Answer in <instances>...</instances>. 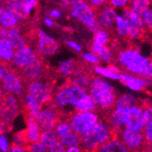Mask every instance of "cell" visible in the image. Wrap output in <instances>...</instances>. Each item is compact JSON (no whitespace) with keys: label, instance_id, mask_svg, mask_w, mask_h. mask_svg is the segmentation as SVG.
<instances>
[{"label":"cell","instance_id":"6da1fadb","mask_svg":"<svg viewBox=\"0 0 152 152\" xmlns=\"http://www.w3.org/2000/svg\"><path fill=\"white\" fill-rule=\"evenodd\" d=\"M115 58L118 66L127 73L144 77L150 79L152 77V63L147 55L137 48L127 47L118 51Z\"/></svg>","mask_w":152,"mask_h":152},{"label":"cell","instance_id":"7a4b0ae2","mask_svg":"<svg viewBox=\"0 0 152 152\" xmlns=\"http://www.w3.org/2000/svg\"><path fill=\"white\" fill-rule=\"evenodd\" d=\"M88 90V93L95 100L96 108L99 111L107 113L113 108L118 93L115 86L110 80L99 76H94L92 77Z\"/></svg>","mask_w":152,"mask_h":152},{"label":"cell","instance_id":"3957f363","mask_svg":"<svg viewBox=\"0 0 152 152\" xmlns=\"http://www.w3.org/2000/svg\"><path fill=\"white\" fill-rule=\"evenodd\" d=\"M116 136V132L106 119H100L89 130L80 134V147L83 151H96L100 146Z\"/></svg>","mask_w":152,"mask_h":152},{"label":"cell","instance_id":"277c9868","mask_svg":"<svg viewBox=\"0 0 152 152\" xmlns=\"http://www.w3.org/2000/svg\"><path fill=\"white\" fill-rule=\"evenodd\" d=\"M86 93H88V90L78 88L71 83H67L53 92L51 103L59 113L67 115V111L69 114L74 111L73 108L76 102Z\"/></svg>","mask_w":152,"mask_h":152},{"label":"cell","instance_id":"5b68a950","mask_svg":"<svg viewBox=\"0 0 152 152\" xmlns=\"http://www.w3.org/2000/svg\"><path fill=\"white\" fill-rule=\"evenodd\" d=\"M71 18L79 21L91 33H95L100 27L96 23V9L87 0H74L69 7Z\"/></svg>","mask_w":152,"mask_h":152},{"label":"cell","instance_id":"8992f818","mask_svg":"<svg viewBox=\"0 0 152 152\" xmlns=\"http://www.w3.org/2000/svg\"><path fill=\"white\" fill-rule=\"evenodd\" d=\"M72 130L77 134H82L91 129L100 119V114L95 111H72L68 115Z\"/></svg>","mask_w":152,"mask_h":152},{"label":"cell","instance_id":"52a82bcc","mask_svg":"<svg viewBox=\"0 0 152 152\" xmlns=\"http://www.w3.org/2000/svg\"><path fill=\"white\" fill-rule=\"evenodd\" d=\"M60 48V44L56 37L48 32L37 29L35 36V49L42 58H48L55 56Z\"/></svg>","mask_w":152,"mask_h":152},{"label":"cell","instance_id":"ba28073f","mask_svg":"<svg viewBox=\"0 0 152 152\" xmlns=\"http://www.w3.org/2000/svg\"><path fill=\"white\" fill-rule=\"evenodd\" d=\"M0 83L6 94H10L21 98L26 93V80L18 71L12 67L7 66Z\"/></svg>","mask_w":152,"mask_h":152},{"label":"cell","instance_id":"9c48e42d","mask_svg":"<svg viewBox=\"0 0 152 152\" xmlns=\"http://www.w3.org/2000/svg\"><path fill=\"white\" fill-rule=\"evenodd\" d=\"M26 92L34 96L41 105L44 106L51 102L54 89L51 83L44 77L27 81L26 84Z\"/></svg>","mask_w":152,"mask_h":152},{"label":"cell","instance_id":"30bf717a","mask_svg":"<svg viewBox=\"0 0 152 152\" xmlns=\"http://www.w3.org/2000/svg\"><path fill=\"white\" fill-rule=\"evenodd\" d=\"M22 110L21 98L10 94H5L0 102V119L7 126L15 120Z\"/></svg>","mask_w":152,"mask_h":152},{"label":"cell","instance_id":"8fae6325","mask_svg":"<svg viewBox=\"0 0 152 152\" xmlns=\"http://www.w3.org/2000/svg\"><path fill=\"white\" fill-rule=\"evenodd\" d=\"M116 137L129 151H140L148 146L142 131L140 130H130L123 128L116 132Z\"/></svg>","mask_w":152,"mask_h":152},{"label":"cell","instance_id":"7c38bea8","mask_svg":"<svg viewBox=\"0 0 152 152\" xmlns=\"http://www.w3.org/2000/svg\"><path fill=\"white\" fill-rule=\"evenodd\" d=\"M38 58L40 57L36 51L35 48L27 44L23 48L15 50L10 65L12 68L20 72L26 66H29Z\"/></svg>","mask_w":152,"mask_h":152},{"label":"cell","instance_id":"4fadbf2b","mask_svg":"<svg viewBox=\"0 0 152 152\" xmlns=\"http://www.w3.org/2000/svg\"><path fill=\"white\" fill-rule=\"evenodd\" d=\"M38 6V0H8L6 7L19 21L29 18Z\"/></svg>","mask_w":152,"mask_h":152},{"label":"cell","instance_id":"5bb4252c","mask_svg":"<svg viewBox=\"0 0 152 152\" xmlns=\"http://www.w3.org/2000/svg\"><path fill=\"white\" fill-rule=\"evenodd\" d=\"M59 118V111L55 107V106L51 102L42 106L38 114L35 117L37 124L40 126L42 130L53 129L55 124H56Z\"/></svg>","mask_w":152,"mask_h":152},{"label":"cell","instance_id":"9a60e30c","mask_svg":"<svg viewBox=\"0 0 152 152\" xmlns=\"http://www.w3.org/2000/svg\"><path fill=\"white\" fill-rule=\"evenodd\" d=\"M143 107V105L137 104L128 108L124 112L123 128L130 130H142L144 127V124L142 121Z\"/></svg>","mask_w":152,"mask_h":152},{"label":"cell","instance_id":"2e32d148","mask_svg":"<svg viewBox=\"0 0 152 152\" xmlns=\"http://www.w3.org/2000/svg\"><path fill=\"white\" fill-rule=\"evenodd\" d=\"M117 15V9L108 4H105L102 7L96 8V23L100 28L110 31L114 27Z\"/></svg>","mask_w":152,"mask_h":152},{"label":"cell","instance_id":"e0dca14e","mask_svg":"<svg viewBox=\"0 0 152 152\" xmlns=\"http://www.w3.org/2000/svg\"><path fill=\"white\" fill-rule=\"evenodd\" d=\"M119 81L122 83L124 87H126L129 91L134 93L143 92L150 85V79H148L144 77L123 72L121 74Z\"/></svg>","mask_w":152,"mask_h":152},{"label":"cell","instance_id":"ac0fdd59","mask_svg":"<svg viewBox=\"0 0 152 152\" xmlns=\"http://www.w3.org/2000/svg\"><path fill=\"white\" fill-rule=\"evenodd\" d=\"M48 68L42 58H38L29 66H26L19 73L26 81L44 78L47 76Z\"/></svg>","mask_w":152,"mask_h":152},{"label":"cell","instance_id":"d6986e66","mask_svg":"<svg viewBox=\"0 0 152 152\" xmlns=\"http://www.w3.org/2000/svg\"><path fill=\"white\" fill-rule=\"evenodd\" d=\"M92 72L95 76L101 77L110 81H119L122 74L120 68L115 65H112L111 63L106 64L105 66L100 64L94 66L92 68Z\"/></svg>","mask_w":152,"mask_h":152},{"label":"cell","instance_id":"ffe728a7","mask_svg":"<svg viewBox=\"0 0 152 152\" xmlns=\"http://www.w3.org/2000/svg\"><path fill=\"white\" fill-rule=\"evenodd\" d=\"M42 133L40 126L33 117H26V129L23 133L24 139L26 143L35 142L40 140V136Z\"/></svg>","mask_w":152,"mask_h":152},{"label":"cell","instance_id":"44dd1931","mask_svg":"<svg viewBox=\"0 0 152 152\" xmlns=\"http://www.w3.org/2000/svg\"><path fill=\"white\" fill-rule=\"evenodd\" d=\"M92 77L93 76L91 75V73L87 71L85 67L79 66L77 69L74 72V74L69 77V83L78 88L88 90Z\"/></svg>","mask_w":152,"mask_h":152},{"label":"cell","instance_id":"7402d4cb","mask_svg":"<svg viewBox=\"0 0 152 152\" xmlns=\"http://www.w3.org/2000/svg\"><path fill=\"white\" fill-rule=\"evenodd\" d=\"M140 104V99L134 92H125L117 96V99L114 104V108L121 110V111H126V110L135 105Z\"/></svg>","mask_w":152,"mask_h":152},{"label":"cell","instance_id":"603a6c76","mask_svg":"<svg viewBox=\"0 0 152 152\" xmlns=\"http://www.w3.org/2000/svg\"><path fill=\"white\" fill-rule=\"evenodd\" d=\"M6 37L9 40V42L12 44V46L15 49L21 48L24 46L28 44V40H27L26 37L24 35L19 26L8 28Z\"/></svg>","mask_w":152,"mask_h":152},{"label":"cell","instance_id":"cb8c5ba5","mask_svg":"<svg viewBox=\"0 0 152 152\" xmlns=\"http://www.w3.org/2000/svg\"><path fill=\"white\" fill-rule=\"evenodd\" d=\"M21 102L22 108L25 110L26 116L29 117L35 118L38 114L41 107H42V105L39 103L37 99H36L34 96L26 92L21 96Z\"/></svg>","mask_w":152,"mask_h":152},{"label":"cell","instance_id":"d4e9b609","mask_svg":"<svg viewBox=\"0 0 152 152\" xmlns=\"http://www.w3.org/2000/svg\"><path fill=\"white\" fill-rule=\"evenodd\" d=\"M110 39H111V35H110L109 30L99 28L95 33H93V39H92V44L90 47V51L96 54V52H98V50L101 47H104L109 44Z\"/></svg>","mask_w":152,"mask_h":152},{"label":"cell","instance_id":"484cf974","mask_svg":"<svg viewBox=\"0 0 152 152\" xmlns=\"http://www.w3.org/2000/svg\"><path fill=\"white\" fill-rule=\"evenodd\" d=\"M80 65L74 58H66L58 62L57 66L58 74L64 78H69Z\"/></svg>","mask_w":152,"mask_h":152},{"label":"cell","instance_id":"4316f807","mask_svg":"<svg viewBox=\"0 0 152 152\" xmlns=\"http://www.w3.org/2000/svg\"><path fill=\"white\" fill-rule=\"evenodd\" d=\"M124 112L125 111H121V110H118L113 107L106 113L105 119L115 132L123 129Z\"/></svg>","mask_w":152,"mask_h":152},{"label":"cell","instance_id":"83f0119b","mask_svg":"<svg viewBox=\"0 0 152 152\" xmlns=\"http://www.w3.org/2000/svg\"><path fill=\"white\" fill-rule=\"evenodd\" d=\"M19 19L12 14L5 6L0 7V26L4 28H11V27L19 26Z\"/></svg>","mask_w":152,"mask_h":152},{"label":"cell","instance_id":"f1b7e54d","mask_svg":"<svg viewBox=\"0 0 152 152\" xmlns=\"http://www.w3.org/2000/svg\"><path fill=\"white\" fill-rule=\"evenodd\" d=\"M15 50L7 37H0V61L6 65L10 64Z\"/></svg>","mask_w":152,"mask_h":152},{"label":"cell","instance_id":"f546056e","mask_svg":"<svg viewBox=\"0 0 152 152\" xmlns=\"http://www.w3.org/2000/svg\"><path fill=\"white\" fill-rule=\"evenodd\" d=\"M96 109L98 108H96V102L88 93L82 96L76 102L73 108L74 111H95Z\"/></svg>","mask_w":152,"mask_h":152},{"label":"cell","instance_id":"4dcf8cb0","mask_svg":"<svg viewBox=\"0 0 152 152\" xmlns=\"http://www.w3.org/2000/svg\"><path fill=\"white\" fill-rule=\"evenodd\" d=\"M100 152H127L129 151L127 148L123 145V143L119 140L118 137L116 136L112 139L107 140L102 146H100L98 149Z\"/></svg>","mask_w":152,"mask_h":152},{"label":"cell","instance_id":"1f68e13d","mask_svg":"<svg viewBox=\"0 0 152 152\" xmlns=\"http://www.w3.org/2000/svg\"><path fill=\"white\" fill-rule=\"evenodd\" d=\"M113 28L115 29V34L118 38H121V39L128 38L129 22L121 14H118L117 15Z\"/></svg>","mask_w":152,"mask_h":152},{"label":"cell","instance_id":"d6a6232c","mask_svg":"<svg viewBox=\"0 0 152 152\" xmlns=\"http://www.w3.org/2000/svg\"><path fill=\"white\" fill-rule=\"evenodd\" d=\"M58 140L65 148L73 147V146H80V141H81L80 135L76 133L73 130L62 137H59Z\"/></svg>","mask_w":152,"mask_h":152},{"label":"cell","instance_id":"836d02e7","mask_svg":"<svg viewBox=\"0 0 152 152\" xmlns=\"http://www.w3.org/2000/svg\"><path fill=\"white\" fill-rule=\"evenodd\" d=\"M53 130L55 131V133L57 134V136L58 137L67 134L68 132L72 131L71 124H70L69 119H68V117L67 118H59L58 119V121L56 122V124H55Z\"/></svg>","mask_w":152,"mask_h":152},{"label":"cell","instance_id":"e575fe53","mask_svg":"<svg viewBox=\"0 0 152 152\" xmlns=\"http://www.w3.org/2000/svg\"><path fill=\"white\" fill-rule=\"evenodd\" d=\"M96 55H98L100 62L104 64H110L115 59V54L112 48L108 47V45L101 47L96 52Z\"/></svg>","mask_w":152,"mask_h":152},{"label":"cell","instance_id":"d590c367","mask_svg":"<svg viewBox=\"0 0 152 152\" xmlns=\"http://www.w3.org/2000/svg\"><path fill=\"white\" fill-rule=\"evenodd\" d=\"M39 140L45 145V147L47 148V151H48V148H50L55 142H57L58 140V137L57 136V134L55 133L53 129L42 130Z\"/></svg>","mask_w":152,"mask_h":152},{"label":"cell","instance_id":"8d00e7d4","mask_svg":"<svg viewBox=\"0 0 152 152\" xmlns=\"http://www.w3.org/2000/svg\"><path fill=\"white\" fill-rule=\"evenodd\" d=\"M151 7V0H130L129 7L133 11L140 14Z\"/></svg>","mask_w":152,"mask_h":152},{"label":"cell","instance_id":"74e56055","mask_svg":"<svg viewBox=\"0 0 152 152\" xmlns=\"http://www.w3.org/2000/svg\"><path fill=\"white\" fill-rule=\"evenodd\" d=\"M81 59L87 65L93 66H96V65H99L101 63L99 57H98V55L93 53L92 51H87V52L83 53L81 55Z\"/></svg>","mask_w":152,"mask_h":152},{"label":"cell","instance_id":"f35d334b","mask_svg":"<svg viewBox=\"0 0 152 152\" xmlns=\"http://www.w3.org/2000/svg\"><path fill=\"white\" fill-rule=\"evenodd\" d=\"M12 145L11 140L6 132H0V152H8Z\"/></svg>","mask_w":152,"mask_h":152},{"label":"cell","instance_id":"ab89813d","mask_svg":"<svg viewBox=\"0 0 152 152\" xmlns=\"http://www.w3.org/2000/svg\"><path fill=\"white\" fill-rule=\"evenodd\" d=\"M141 19L146 26V29L151 30L152 28V10L151 7L146 9L144 12H142L140 14Z\"/></svg>","mask_w":152,"mask_h":152},{"label":"cell","instance_id":"60d3db41","mask_svg":"<svg viewBox=\"0 0 152 152\" xmlns=\"http://www.w3.org/2000/svg\"><path fill=\"white\" fill-rule=\"evenodd\" d=\"M26 149L27 151H31V152H46L47 151V148L40 140L27 143Z\"/></svg>","mask_w":152,"mask_h":152},{"label":"cell","instance_id":"b9f144b4","mask_svg":"<svg viewBox=\"0 0 152 152\" xmlns=\"http://www.w3.org/2000/svg\"><path fill=\"white\" fill-rule=\"evenodd\" d=\"M142 133L144 136V139L147 144L151 147V142H152V120L148 122L146 125L142 129Z\"/></svg>","mask_w":152,"mask_h":152},{"label":"cell","instance_id":"7bdbcfd3","mask_svg":"<svg viewBox=\"0 0 152 152\" xmlns=\"http://www.w3.org/2000/svg\"><path fill=\"white\" fill-rule=\"evenodd\" d=\"M130 0H107V4L115 9H124L129 7Z\"/></svg>","mask_w":152,"mask_h":152},{"label":"cell","instance_id":"ee69618b","mask_svg":"<svg viewBox=\"0 0 152 152\" xmlns=\"http://www.w3.org/2000/svg\"><path fill=\"white\" fill-rule=\"evenodd\" d=\"M66 46L70 48L72 51L76 52V53H81L83 50V47L80 43H78L77 41L73 40V39H67L66 40Z\"/></svg>","mask_w":152,"mask_h":152},{"label":"cell","instance_id":"f6af8a7d","mask_svg":"<svg viewBox=\"0 0 152 152\" xmlns=\"http://www.w3.org/2000/svg\"><path fill=\"white\" fill-rule=\"evenodd\" d=\"M48 17L52 18L54 20H58V19H60L63 16V13H62V10L61 9H58V8H51L49 11H48Z\"/></svg>","mask_w":152,"mask_h":152},{"label":"cell","instance_id":"bcb514c9","mask_svg":"<svg viewBox=\"0 0 152 152\" xmlns=\"http://www.w3.org/2000/svg\"><path fill=\"white\" fill-rule=\"evenodd\" d=\"M65 148L63 147V145L59 142V140H58L57 142H55L50 148H48V151L49 152H65Z\"/></svg>","mask_w":152,"mask_h":152},{"label":"cell","instance_id":"7dc6e473","mask_svg":"<svg viewBox=\"0 0 152 152\" xmlns=\"http://www.w3.org/2000/svg\"><path fill=\"white\" fill-rule=\"evenodd\" d=\"M9 151L10 152H25V151H27V149H26V146H21L18 144L13 143L9 148Z\"/></svg>","mask_w":152,"mask_h":152},{"label":"cell","instance_id":"c3c4849f","mask_svg":"<svg viewBox=\"0 0 152 152\" xmlns=\"http://www.w3.org/2000/svg\"><path fill=\"white\" fill-rule=\"evenodd\" d=\"M87 1L96 9L107 4V0H87Z\"/></svg>","mask_w":152,"mask_h":152},{"label":"cell","instance_id":"681fc988","mask_svg":"<svg viewBox=\"0 0 152 152\" xmlns=\"http://www.w3.org/2000/svg\"><path fill=\"white\" fill-rule=\"evenodd\" d=\"M55 1H57L62 8L66 9L70 7V5L73 3L74 0H55Z\"/></svg>","mask_w":152,"mask_h":152},{"label":"cell","instance_id":"f907efd6","mask_svg":"<svg viewBox=\"0 0 152 152\" xmlns=\"http://www.w3.org/2000/svg\"><path fill=\"white\" fill-rule=\"evenodd\" d=\"M43 22H44V25L47 26V27H49V28H51V27H53L54 26H55V20L52 18H50V17H45L44 18V19H43Z\"/></svg>","mask_w":152,"mask_h":152},{"label":"cell","instance_id":"816d5d0a","mask_svg":"<svg viewBox=\"0 0 152 152\" xmlns=\"http://www.w3.org/2000/svg\"><path fill=\"white\" fill-rule=\"evenodd\" d=\"M66 152H80L83 151V149L81 148L80 146H73V147H69L65 149Z\"/></svg>","mask_w":152,"mask_h":152},{"label":"cell","instance_id":"f5cc1de1","mask_svg":"<svg viewBox=\"0 0 152 152\" xmlns=\"http://www.w3.org/2000/svg\"><path fill=\"white\" fill-rule=\"evenodd\" d=\"M6 68H7V65L4 64L2 61H0V80H1V78H2V77L4 75Z\"/></svg>","mask_w":152,"mask_h":152},{"label":"cell","instance_id":"db71d44e","mask_svg":"<svg viewBox=\"0 0 152 152\" xmlns=\"http://www.w3.org/2000/svg\"><path fill=\"white\" fill-rule=\"evenodd\" d=\"M7 127L8 126H7L6 124L0 119V132H6V130L7 129Z\"/></svg>","mask_w":152,"mask_h":152},{"label":"cell","instance_id":"11a10c76","mask_svg":"<svg viewBox=\"0 0 152 152\" xmlns=\"http://www.w3.org/2000/svg\"><path fill=\"white\" fill-rule=\"evenodd\" d=\"M7 33V29L4 28V27L0 26V37H6Z\"/></svg>","mask_w":152,"mask_h":152},{"label":"cell","instance_id":"9f6ffc18","mask_svg":"<svg viewBox=\"0 0 152 152\" xmlns=\"http://www.w3.org/2000/svg\"><path fill=\"white\" fill-rule=\"evenodd\" d=\"M5 94H6V93H5V91H4V89H3V88H2L1 83H0V102H1V100L3 99Z\"/></svg>","mask_w":152,"mask_h":152}]
</instances>
